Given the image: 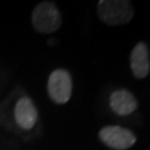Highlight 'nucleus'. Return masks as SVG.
Masks as SVG:
<instances>
[{
  "instance_id": "39448f33",
  "label": "nucleus",
  "mask_w": 150,
  "mask_h": 150,
  "mask_svg": "<svg viewBox=\"0 0 150 150\" xmlns=\"http://www.w3.org/2000/svg\"><path fill=\"white\" fill-rule=\"evenodd\" d=\"M15 119L20 128L25 130L31 129L38 119V111L29 97H21L15 107Z\"/></svg>"
},
{
  "instance_id": "7ed1b4c3",
  "label": "nucleus",
  "mask_w": 150,
  "mask_h": 150,
  "mask_svg": "<svg viewBox=\"0 0 150 150\" xmlns=\"http://www.w3.org/2000/svg\"><path fill=\"white\" fill-rule=\"evenodd\" d=\"M72 92V80L70 74L64 69L52 71L48 79V93L50 99L58 105L69 101Z\"/></svg>"
},
{
  "instance_id": "0eeeda50",
  "label": "nucleus",
  "mask_w": 150,
  "mask_h": 150,
  "mask_svg": "<svg viewBox=\"0 0 150 150\" xmlns=\"http://www.w3.org/2000/svg\"><path fill=\"white\" fill-rule=\"evenodd\" d=\"M130 66L134 76L138 79H144L149 75V50L145 42L137 43L132 49L130 56Z\"/></svg>"
},
{
  "instance_id": "f257e3e1",
  "label": "nucleus",
  "mask_w": 150,
  "mask_h": 150,
  "mask_svg": "<svg viewBox=\"0 0 150 150\" xmlns=\"http://www.w3.org/2000/svg\"><path fill=\"white\" fill-rule=\"evenodd\" d=\"M98 16L108 26L128 23L134 18V7L127 0H100L98 2Z\"/></svg>"
},
{
  "instance_id": "20e7f679",
  "label": "nucleus",
  "mask_w": 150,
  "mask_h": 150,
  "mask_svg": "<svg viewBox=\"0 0 150 150\" xmlns=\"http://www.w3.org/2000/svg\"><path fill=\"white\" fill-rule=\"evenodd\" d=\"M99 138L105 145L115 150H127L136 144L132 131L120 126H106L99 131Z\"/></svg>"
},
{
  "instance_id": "f03ea898",
  "label": "nucleus",
  "mask_w": 150,
  "mask_h": 150,
  "mask_svg": "<svg viewBox=\"0 0 150 150\" xmlns=\"http://www.w3.org/2000/svg\"><path fill=\"white\" fill-rule=\"evenodd\" d=\"M33 28L41 33L57 31L61 26V15L54 2L43 1L33 9L31 15Z\"/></svg>"
},
{
  "instance_id": "423d86ee",
  "label": "nucleus",
  "mask_w": 150,
  "mask_h": 150,
  "mask_svg": "<svg viewBox=\"0 0 150 150\" xmlns=\"http://www.w3.org/2000/svg\"><path fill=\"white\" fill-rule=\"evenodd\" d=\"M109 103L111 110L118 116H128L138 108V101L136 97L126 89L113 91L110 96Z\"/></svg>"
}]
</instances>
